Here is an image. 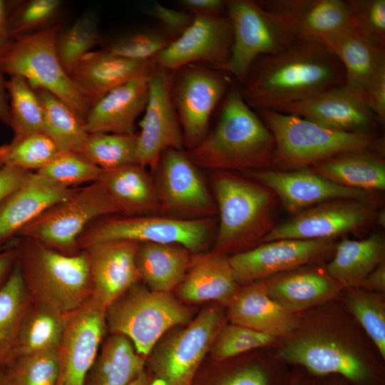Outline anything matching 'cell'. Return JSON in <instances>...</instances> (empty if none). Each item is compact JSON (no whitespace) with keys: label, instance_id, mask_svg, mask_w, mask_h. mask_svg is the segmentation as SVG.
Returning a JSON list of instances; mask_svg holds the SVG:
<instances>
[{"label":"cell","instance_id":"be15d7a7","mask_svg":"<svg viewBox=\"0 0 385 385\" xmlns=\"http://www.w3.org/2000/svg\"><path fill=\"white\" fill-rule=\"evenodd\" d=\"M0 385H13L5 369L0 370Z\"/></svg>","mask_w":385,"mask_h":385},{"label":"cell","instance_id":"f6af8a7d","mask_svg":"<svg viewBox=\"0 0 385 385\" xmlns=\"http://www.w3.org/2000/svg\"><path fill=\"white\" fill-rule=\"evenodd\" d=\"M346 297L349 309L358 319L376 346L380 355L385 358V305L382 297L376 293L349 289Z\"/></svg>","mask_w":385,"mask_h":385},{"label":"cell","instance_id":"b9f144b4","mask_svg":"<svg viewBox=\"0 0 385 385\" xmlns=\"http://www.w3.org/2000/svg\"><path fill=\"white\" fill-rule=\"evenodd\" d=\"M98 20L96 14L88 12L81 15L63 31H59L56 41L58 58L68 73L81 58L98 41Z\"/></svg>","mask_w":385,"mask_h":385},{"label":"cell","instance_id":"6f0895ef","mask_svg":"<svg viewBox=\"0 0 385 385\" xmlns=\"http://www.w3.org/2000/svg\"><path fill=\"white\" fill-rule=\"evenodd\" d=\"M9 1L0 0V56L11 41Z\"/></svg>","mask_w":385,"mask_h":385},{"label":"cell","instance_id":"94428289","mask_svg":"<svg viewBox=\"0 0 385 385\" xmlns=\"http://www.w3.org/2000/svg\"><path fill=\"white\" fill-rule=\"evenodd\" d=\"M287 385H311L309 375L305 371L304 374H295L289 377Z\"/></svg>","mask_w":385,"mask_h":385},{"label":"cell","instance_id":"cb8c5ba5","mask_svg":"<svg viewBox=\"0 0 385 385\" xmlns=\"http://www.w3.org/2000/svg\"><path fill=\"white\" fill-rule=\"evenodd\" d=\"M157 68L154 58L133 60L103 49L86 53L68 75L91 107L111 90L133 80L149 78Z\"/></svg>","mask_w":385,"mask_h":385},{"label":"cell","instance_id":"9c48e42d","mask_svg":"<svg viewBox=\"0 0 385 385\" xmlns=\"http://www.w3.org/2000/svg\"><path fill=\"white\" fill-rule=\"evenodd\" d=\"M118 213L103 185L96 181L76 188L68 197L24 227L16 237L32 238L61 253L74 255L81 251L78 240L91 222Z\"/></svg>","mask_w":385,"mask_h":385},{"label":"cell","instance_id":"8fae6325","mask_svg":"<svg viewBox=\"0 0 385 385\" xmlns=\"http://www.w3.org/2000/svg\"><path fill=\"white\" fill-rule=\"evenodd\" d=\"M231 85L227 73L205 66L187 65L174 72L172 101L188 150L208 133L212 113Z\"/></svg>","mask_w":385,"mask_h":385},{"label":"cell","instance_id":"d4e9b609","mask_svg":"<svg viewBox=\"0 0 385 385\" xmlns=\"http://www.w3.org/2000/svg\"><path fill=\"white\" fill-rule=\"evenodd\" d=\"M76 188L59 186L36 172H29L0 202V249L9 245L24 227L47 208L68 197Z\"/></svg>","mask_w":385,"mask_h":385},{"label":"cell","instance_id":"d590c367","mask_svg":"<svg viewBox=\"0 0 385 385\" xmlns=\"http://www.w3.org/2000/svg\"><path fill=\"white\" fill-rule=\"evenodd\" d=\"M32 299L16 263L0 289V367L16 357L18 337Z\"/></svg>","mask_w":385,"mask_h":385},{"label":"cell","instance_id":"f5cc1de1","mask_svg":"<svg viewBox=\"0 0 385 385\" xmlns=\"http://www.w3.org/2000/svg\"><path fill=\"white\" fill-rule=\"evenodd\" d=\"M29 172L9 165L0 168V202L22 183Z\"/></svg>","mask_w":385,"mask_h":385},{"label":"cell","instance_id":"681fc988","mask_svg":"<svg viewBox=\"0 0 385 385\" xmlns=\"http://www.w3.org/2000/svg\"><path fill=\"white\" fill-rule=\"evenodd\" d=\"M171 40L155 31H141L120 37L106 48L111 53L133 60L153 59Z\"/></svg>","mask_w":385,"mask_h":385},{"label":"cell","instance_id":"8d00e7d4","mask_svg":"<svg viewBox=\"0 0 385 385\" xmlns=\"http://www.w3.org/2000/svg\"><path fill=\"white\" fill-rule=\"evenodd\" d=\"M65 324L66 315L32 300L20 329L15 359L57 349Z\"/></svg>","mask_w":385,"mask_h":385},{"label":"cell","instance_id":"4dcf8cb0","mask_svg":"<svg viewBox=\"0 0 385 385\" xmlns=\"http://www.w3.org/2000/svg\"><path fill=\"white\" fill-rule=\"evenodd\" d=\"M265 284L268 295L294 314L335 298L343 289L321 270L292 272L266 279Z\"/></svg>","mask_w":385,"mask_h":385},{"label":"cell","instance_id":"ab89813d","mask_svg":"<svg viewBox=\"0 0 385 385\" xmlns=\"http://www.w3.org/2000/svg\"><path fill=\"white\" fill-rule=\"evenodd\" d=\"M82 153L104 170L138 164L137 133H88Z\"/></svg>","mask_w":385,"mask_h":385},{"label":"cell","instance_id":"e7e4bbea","mask_svg":"<svg viewBox=\"0 0 385 385\" xmlns=\"http://www.w3.org/2000/svg\"><path fill=\"white\" fill-rule=\"evenodd\" d=\"M377 224L380 225L381 226L384 227L385 225V212L384 209H381L380 211H378L377 215H376V222Z\"/></svg>","mask_w":385,"mask_h":385},{"label":"cell","instance_id":"4316f807","mask_svg":"<svg viewBox=\"0 0 385 385\" xmlns=\"http://www.w3.org/2000/svg\"><path fill=\"white\" fill-rule=\"evenodd\" d=\"M239 288L227 305L231 324L279 337L299 327L296 314L273 300L266 290L265 280Z\"/></svg>","mask_w":385,"mask_h":385},{"label":"cell","instance_id":"d6986e66","mask_svg":"<svg viewBox=\"0 0 385 385\" xmlns=\"http://www.w3.org/2000/svg\"><path fill=\"white\" fill-rule=\"evenodd\" d=\"M336 245L334 240L281 239L232 255L229 261L238 284L251 283L324 260Z\"/></svg>","mask_w":385,"mask_h":385},{"label":"cell","instance_id":"60d3db41","mask_svg":"<svg viewBox=\"0 0 385 385\" xmlns=\"http://www.w3.org/2000/svg\"><path fill=\"white\" fill-rule=\"evenodd\" d=\"M59 153L57 145L46 133H36L1 145L0 166L36 172Z\"/></svg>","mask_w":385,"mask_h":385},{"label":"cell","instance_id":"83f0119b","mask_svg":"<svg viewBox=\"0 0 385 385\" xmlns=\"http://www.w3.org/2000/svg\"><path fill=\"white\" fill-rule=\"evenodd\" d=\"M238 284L229 257L213 250L192 255L177 292L186 302L212 300L227 305L237 292Z\"/></svg>","mask_w":385,"mask_h":385},{"label":"cell","instance_id":"836d02e7","mask_svg":"<svg viewBox=\"0 0 385 385\" xmlns=\"http://www.w3.org/2000/svg\"><path fill=\"white\" fill-rule=\"evenodd\" d=\"M191 253L178 245L139 243L136 266L140 279L150 290L170 292L183 279L190 263Z\"/></svg>","mask_w":385,"mask_h":385},{"label":"cell","instance_id":"9a60e30c","mask_svg":"<svg viewBox=\"0 0 385 385\" xmlns=\"http://www.w3.org/2000/svg\"><path fill=\"white\" fill-rule=\"evenodd\" d=\"M192 15L187 29L155 56L157 68L175 72L187 65L200 63L223 71L233 42L230 19L222 15Z\"/></svg>","mask_w":385,"mask_h":385},{"label":"cell","instance_id":"f35d334b","mask_svg":"<svg viewBox=\"0 0 385 385\" xmlns=\"http://www.w3.org/2000/svg\"><path fill=\"white\" fill-rule=\"evenodd\" d=\"M6 88L9 101V123L13 140L45 133L43 111L36 90L21 76H11Z\"/></svg>","mask_w":385,"mask_h":385},{"label":"cell","instance_id":"816d5d0a","mask_svg":"<svg viewBox=\"0 0 385 385\" xmlns=\"http://www.w3.org/2000/svg\"><path fill=\"white\" fill-rule=\"evenodd\" d=\"M145 13L157 20L167 34L173 38L179 36L190 24L192 14L175 10L162 5L159 2H152L144 8Z\"/></svg>","mask_w":385,"mask_h":385},{"label":"cell","instance_id":"f546056e","mask_svg":"<svg viewBox=\"0 0 385 385\" xmlns=\"http://www.w3.org/2000/svg\"><path fill=\"white\" fill-rule=\"evenodd\" d=\"M98 181L103 185L119 214H158L155 179L139 164L102 170Z\"/></svg>","mask_w":385,"mask_h":385},{"label":"cell","instance_id":"ee69618b","mask_svg":"<svg viewBox=\"0 0 385 385\" xmlns=\"http://www.w3.org/2000/svg\"><path fill=\"white\" fill-rule=\"evenodd\" d=\"M11 39L51 26L62 6L59 0L9 1Z\"/></svg>","mask_w":385,"mask_h":385},{"label":"cell","instance_id":"603a6c76","mask_svg":"<svg viewBox=\"0 0 385 385\" xmlns=\"http://www.w3.org/2000/svg\"><path fill=\"white\" fill-rule=\"evenodd\" d=\"M279 112L343 132H371L379 125L365 101L344 84L289 105Z\"/></svg>","mask_w":385,"mask_h":385},{"label":"cell","instance_id":"e0dca14e","mask_svg":"<svg viewBox=\"0 0 385 385\" xmlns=\"http://www.w3.org/2000/svg\"><path fill=\"white\" fill-rule=\"evenodd\" d=\"M173 75L157 68L149 77V95L137 134L138 163L155 171L162 154L170 149L183 150L180 121L171 96Z\"/></svg>","mask_w":385,"mask_h":385},{"label":"cell","instance_id":"52a82bcc","mask_svg":"<svg viewBox=\"0 0 385 385\" xmlns=\"http://www.w3.org/2000/svg\"><path fill=\"white\" fill-rule=\"evenodd\" d=\"M217 225L215 217L183 220L160 215L111 214L91 222L79 237L78 247L81 250L96 243L130 240L178 245L198 253L207 247Z\"/></svg>","mask_w":385,"mask_h":385},{"label":"cell","instance_id":"bcb514c9","mask_svg":"<svg viewBox=\"0 0 385 385\" xmlns=\"http://www.w3.org/2000/svg\"><path fill=\"white\" fill-rule=\"evenodd\" d=\"M5 371L13 385H56L59 371L57 349L16 357Z\"/></svg>","mask_w":385,"mask_h":385},{"label":"cell","instance_id":"7dc6e473","mask_svg":"<svg viewBox=\"0 0 385 385\" xmlns=\"http://www.w3.org/2000/svg\"><path fill=\"white\" fill-rule=\"evenodd\" d=\"M278 337L237 324L221 328L211 347L216 359L225 360L246 351L269 346Z\"/></svg>","mask_w":385,"mask_h":385},{"label":"cell","instance_id":"ac0fdd59","mask_svg":"<svg viewBox=\"0 0 385 385\" xmlns=\"http://www.w3.org/2000/svg\"><path fill=\"white\" fill-rule=\"evenodd\" d=\"M222 317L215 307L202 310L155 354L151 366L165 385H190L205 355L221 329Z\"/></svg>","mask_w":385,"mask_h":385},{"label":"cell","instance_id":"30bf717a","mask_svg":"<svg viewBox=\"0 0 385 385\" xmlns=\"http://www.w3.org/2000/svg\"><path fill=\"white\" fill-rule=\"evenodd\" d=\"M226 11L232 29L233 42L223 71L232 75L242 85L257 58L280 52L297 40L274 14L257 1H226Z\"/></svg>","mask_w":385,"mask_h":385},{"label":"cell","instance_id":"680465c9","mask_svg":"<svg viewBox=\"0 0 385 385\" xmlns=\"http://www.w3.org/2000/svg\"><path fill=\"white\" fill-rule=\"evenodd\" d=\"M6 83L4 74L0 71V121L9 125V101Z\"/></svg>","mask_w":385,"mask_h":385},{"label":"cell","instance_id":"5bb4252c","mask_svg":"<svg viewBox=\"0 0 385 385\" xmlns=\"http://www.w3.org/2000/svg\"><path fill=\"white\" fill-rule=\"evenodd\" d=\"M376 200L339 199L302 210L275 225L261 243L281 240H334L376 222ZM260 243V244H261Z\"/></svg>","mask_w":385,"mask_h":385},{"label":"cell","instance_id":"2e32d148","mask_svg":"<svg viewBox=\"0 0 385 385\" xmlns=\"http://www.w3.org/2000/svg\"><path fill=\"white\" fill-rule=\"evenodd\" d=\"M106 309L93 297L66 315L57 347L58 376L56 385H85L107 330Z\"/></svg>","mask_w":385,"mask_h":385},{"label":"cell","instance_id":"e575fe53","mask_svg":"<svg viewBox=\"0 0 385 385\" xmlns=\"http://www.w3.org/2000/svg\"><path fill=\"white\" fill-rule=\"evenodd\" d=\"M145 359L126 337L111 334L101 344L85 385H128L143 371Z\"/></svg>","mask_w":385,"mask_h":385},{"label":"cell","instance_id":"6da1fadb","mask_svg":"<svg viewBox=\"0 0 385 385\" xmlns=\"http://www.w3.org/2000/svg\"><path fill=\"white\" fill-rule=\"evenodd\" d=\"M344 81L342 65L327 47L297 39L280 52L257 58L240 91L252 110L280 111Z\"/></svg>","mask_w":385,"mask_h":385},{"label":"cell","instance_id":"7c38bea8","mask_svg":"<svg viewBox=\"0 0 385 385\" xmlns=\"http://www.w3.org/2000/svg\"><path fill=\"white\" fill-rule=\"evenodd\" d=\"M284 362L311 376H335L347 385H384L382 368L330 337L309 335L292 339L279 351Z\"/></svg>","mask_w":385,"mask_h":385},{"label":"cell","instance_id":"8992f818","mask_svg":"<svg viewBox=\"0 0 385 385\" xmlns=\"http://www.w3.org/2000/svg\"><path fill=\"white\" fill-rule=\"evenodd\" d=\"M60 26L11 40L0 56V71L24 78L34 88L45 89L65 103L85 120L91 105L62 66L56 51Z\"/></svg>","mask_w":385,"mask_h":385},{"label":"cell","instance_id":"4fadbf2b","mask_svg":"<svg viewBox=\"0 0 385 385\" xmlns=\"http://www.w3.org/2000/svg\"><path fill=\"white\" fill-rule=\"evenodd\" d=\"M155 172L158 215L183 220L217 215L215 200L198 167L183 150L165 151Z\"/></svg>","mask_w":385,"mask_h":385},{"label":"cell","instance_id":"f1b7e54d","mask_svg":"<svg viewBox=\"0 0 385 385\" xmlns=\"http://www.w3.org/2000/svg\"><path fill=\"white\" fill-rule=\"evenodd\" d=\"M323 45L342 65L344 86L364 101L368 87L379 71L385 67V48L373 43L355 26Z\"/></svg>","mask_w":385,"mask_h":385},{"label":"cell","instance_id":"3957f363","mask_svg":"<svg viewBox=\"0 0 385 385\" xmlns=\"http://www.w3.org/2000/svg\"><path fill=\"white\" fill-rule=\"evenodd\" d=\"M211 180L218 215L215 251L235 255L260 245L275 226L277 195L236 172L213 171Z\"/></svg>","mask_w":385,"mask_h":385},{"label":"cell","instance_id":"f907efd6","mask_svg":"<svg viewBox=\"0 0 385 385\" xmlns=\"http://www.w3.org/2000/svg\"><path fill=\"white\" fill-rule=\"evenodd\" d=\"M288 379L277 367L252 364L230 372L218 385H287Z\"/></svg>","mask_w":385,"mask_h":385},{"label":"cell","instance_id":"7402d4cb","mask_svg":"<svg viewBox=\"0 0 385 385\" xmlns=\"http://www.w3.org/2000/svg\"><path fill=\"white\" fill-rule=\"evenodd\" d=\"M138 245L134 241L118 240L82 249L88 260L91 297L105 309L140 280L136 266Z\"/></svg>","mask_w":385,"mask_h":385},{"label":"cell","instance_id":"484cf974","mask_svg":"<svg viewBox=\"0 0 385 385\" xmlns=\"http://www.w3.org/2000/svg\"><path fill=\"white\" fill-rule=\"evenodd\" d=\"M148 78L127 82L93 103L84 120L86 132L135 134L136 119L148 100Z\"/></svg>","mask_w":385,"mask_h":385},{"label":"cell","instance_id":"7a4b0ae2","mask_svg":"<svg viewBox=\"0 0 385 385\" xmlns=\"http://www.w3.org/2000/svg\"><path fill=\"white\" fill-rule=\"evenodd\" d=\"M274 140L265 123L231 85L215 128L188 150L197 166L212 171L250 173L272 169Z\"/></svg>","mask_w":385,"mask_h":385},{"label":"cell","instance_id":"ba28073f","mask_svg":"<svg viewBox=\"0 0 385 385\" xmlns=\"http://www.w3.org/2000/svg\"><path fill=\"white\" fill-rule=\"evenodd\" d=\"M107 329L126 337L145 357L171 328L190 321V309L171 292H159L136 284L106 309Z\"/></svg>","mask_w":385,"mask_h":385},{"label":"cell","instance_id":"03108f58","mask_svg":"<svg viewBox=\"0 0 385 385\" xmlns=\"http://www.w3.org/2000/svg\"><path fill=\"white\" fill-rule=\"evenodd\" d=\"M1 168V167L0 166V168Z\"/></svg>","mask_w":385,"mask_h":385},{"label":"cell","instance_id":"db71d44e","mask_svg":"<svg viewBox=\"0 0 385 385\" xmlns=\"http://www.w3.org/2000/svg\"><path fill=\"white\" fill-rule=\"evenodd\" d=\"M180 4L191 14L221 16L226 10V1L222 0H182Z\"/></svg>","mask_w":385,"mask_h":385},{"label":"cell","instance_id":"d6a6232c","mask_svg":"<svg viewBox=\"0 0 385 385\" xmlns=\"http://www.w3.org/2000/svg\"><path fill=\"white\" fill-rule=\"evenodd\" d=\"M385 262V239L381 234L337 243L326 271L342 287L359 288L364 279Z\"/></svg>","mask_w":385,"mask_h":385},{"label":"cell","instance_id":"c3c4849f","mask_svg":"<svg viewBox=\"0 0 385 385\" xmlns=\"http://www.w3.org/2000/svg\"><path fill=\"white\" fill-rule=\"evenodd\" d=\"M356 28L377 46L385 48V1L345 0Z\"/></svg>","mask_w":385,"mask_h":385},{"label":"cell","instance_id":"ffe728a7","mask_svg":"<svg viewBox=\"0 0 385 385\" xmlns=\"http://www.w3.org/2000/svg\"><path fill=\"white\" fill-rule=\"evenodd\" d=\"M257 1L262 7L274 14L297 39L323 45L328 40L355 26L345 1Z\"/></svg>","mask_w":385,"mask_h":385},{"label":"cell","instance_id":"1f68e13d","mask_svg":"<svg viewBox=\"0 0 385 385\" xmlns=\"http://www.w3.org/2000/svg\"><path fill=\"white\" fill-rule=\"evenodd\" d=\"M382 153L377 150L342 153L309 168L340 185L376 193L385 189Z\"/></svg>","mask_w":385,"mask_h":385},{"label":"cell","instance_id":"74e56055","mask_svg":"<svg viewBox=\"0 0 385 385\" xmlns=\"http://www.w3.org/2000/svg\"><path fill=\"white\" fill-rule=\"evenodd\" d=\"M41 101L45 133L60 153H81L88 133L81 119L65 103L49 91L35 89Z\"/></svg>","mask_w":385,"mask_h":385},{"label":"cell","instance_id":"44dd1931","mask_svg":"<svg viewBox=\"0 0 385 385\" xmlns=\"http://www.w3.org/2000/svg\"><path fill=\"white\" fill-rule=\"evenodd\" d=\"M246 174L270 188L286 210L294 215L329 200H376V193L340 185L309 168L292 170L267 169Z\"/></svg>","mask_w":385,"mask_h":385},{"label":"cell","instance_id":"9f6ffc18","mask_svg":"<svg viewBox=\"0 0 385 385\" xmlns=\"http://www.w3.org/2000/svg\"><path fill=\"white\" fill-rule=\"evenodd\" d=\"M16 263V250L12 242L0 249V289L9 277Z\"/></svg>","mask_w":385,"mask_h":385},{"label":"cell","instance_id":"6125c7cd","mask_svg":"<svg viewBox=\"0 0 385 385\" xmlns=\"http://www.w3.org/2000/svg\"><path fill=\"white\" fill-rule=\"evenodd\" d=\"M128 385H148L146 374L143 371Z\"/></svg>","mask_w":385,"mask_h":385},{"label":"cell","instance_id":"277c9868","mask_svg":"<svg viewBox=\"0 0 385 385\" xmlns=\"http://www.w3.org/2000/svg\"><path fill=\"white\" fill-rule=\"evenodd\" d=\"M12 243L16 263L33 302L66 315L91 297L85 250L66 255L23 237H16Z\"/></svg>","mask_w":385,"mask_h":385},{"label":"cell","instance_id":"7bdbcfd3","mask_svg":"<svg viewBox=\"0 0 385 385\" xmlns=\"http://www.w3.org/2000/svg\"><path fill=\"white\" fill-rule=\"evenodd\" d=\"M101 169L81 153H59L38 174L66 188H76L98 181Z\"/></svg>","mask_w":385,"mask_h":385},{"label":"cell","instance_id":"5b68a950","mask_svg":"<svg viewBox=\"0 0 385 385\" xmlns=\"http://www.w3.org/2000/svg\"><path fill=\"white\" fill-rule=\"evenodd\" d=\"M257 112L274 137L275 147L272 169L309 168L349 152H384L382 140L374 131L343 132L292 114L268 110Z\"/></svg>","mask_w":385,"mask_h":385},{"label":"cell","instance_id":"91938a15","mask_svg":"<svg viewBox=\"0 0 385 385\" xmlns=\"http://www.w3.org/2000/svg\"><path fill=\"white\" fill-rule=\"evenodd\" d=\"M309 377L311 385H347L345 381L339 376H316L309 375Z\"/></svg>","mask_w":385,"mask_h":385},{"label":"cell","instance_id":"11a10c76","mask_svg":"<svg viewBox=\"0 0 385 385\" xmlns=\"http://www.w3.org/2000/svg\"><path fill=\"white\" fill-rule=\"evenodd\" d=\"M359 287L372 292L385 291V262L377 266L361 282Z\"/></svg>","mask_w":385,"mask_h":385}]
</instances>
